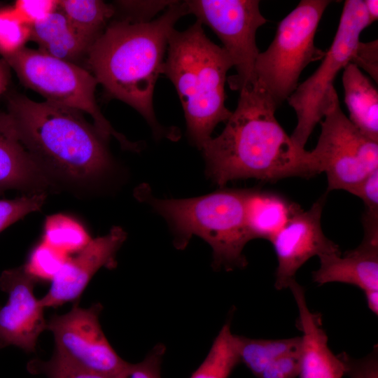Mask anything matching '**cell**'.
Listing matches in <instances>:
<instances>
[{
  "mask_svg": "<svg viewBox=\"0 0 378 378\" xmlns=\"http://www.w3.org/2000/svg\"><path fill=\"white\" fill-rule=\"evenodd\" d=\"M30 40L39 50L73 63L88 55L94 43L77 31L59 8L31 26Z\"/></svg>",
  "mask_w": 378,
  "mask_h": 378,
  "instance_id": "cell-19",
  "label": "cell"
},
{
  "mask_svg": "<svg viewBox=\"0 0 378 378\" xmlns=\"http://www.w3.org/2000/svg\"><path fill=\"white\" fill-rule=\"evenodd\" d=\"M64 261H62L53 251V248L47 244L46 246L39 247L34 254L31 265L27 264L25 266L36 277L37 275L49 276L47 269L49 267L53 276Z\"/></svg>",
  "mask_w": 378,
  "mask_h": 378,
  "instance_id": "cell-33",
  "label": "cell"
},
{
  "mask_svg": "<svg viewBox=\"0 0 378 378\" xmlns=\"http://www.w3.org/2000/svg\"><path fill=\"white\" fill-rule=\"evenodd\" d=\"M326 195L309 210L298 211L270 241L277 258L274 287L288 288L299 269L311 258L342 253L339 246L323 233L321 219Z\"/></svg>",
  "mask_w": 378,
  "mask_h": 378,
  "instance_id": "cell-12",
  "label": "cell"
},
{
  "mask_svg": "<svg viewBox=\"0 0 378 378\" xmlns=\"http://www.w3.org/2000/svg\"><path fill=\"white\" fill-rule=\"evenodd\" d=\"M119 8L128 14L125 19L136 22H147L173 2V1H119Z\"/></svg>",
  "mask_w": 378,
  "mask_h": 378,
  "instance_id": "cell-30",
  "label": "cell"
},
{
  "mask_svg": "<svg viewBox=\"0 0 378 378\" xmlns=\"http://www.w3.org/2000/svg\"><path fill=\"white\" fill-rule=\"evenodd\" d=\"M298 310L297 326L301 332L299 346L300 378H343L345 369L339 355L328 346L321 314L310 310L305 290L295 280L288 287Z\"/></svg>",
  "mask_w": 378,
  "mask_h": 378,
  "instance_id": "cell-15",
  "label": "cell"
},
{
  "mask_svg": "<svg viewBox=\"0 0 378 378\" xmlns=\"http://www.w3.org/2000/svg\"><path fill=\"white\" fill-rule=\"evenodd\" d=\"M102 307L95 304L88 308L74 305L62 315L47 322L46 329L53 335L55 353L91 371L114 378L125 372L129 363L113 349L100 323Z\"/></svg>",
  "mask_w": 378,
  "mask_h": 378,
  "instance_id": "cell-11",
  "label": "cell"
},
{
  "mask_svg": "<svg viewBox=\"0 0 378 378\" xmlns=\"http://www.w3.org/2000/svg\"><path fill=\"white\" fill-rule=\"evenodd\" d=\"M3 59L20 82L43 96L45 101L90 115L105 140L113 136L122 148L140 150L139 144L116 132L101 112L95 98L98 82L90 72L73 62L27 47Z\"/></svg>",
  "mask_w": 378,
  "mask_h": 378,
  "instance_id": "cell-7",
  "label": "cell"
},
{
  "mask_svg": "<svg viewBox=\"0 0 378 378\" xmlns=\"http://www.w3.org/2000/svg\"><path fill=\"white\" fill-rule=\"evenodd\" d=\"M368 18L371 24L377 20L378 18V1L377 0H365L363 1Z\"/></svg>",
  "mask_w": 378,
  "mask_h": 378,
  "instance_id": "cell-37",
  "label": "cell"
},
{
  "mask_svg": "<svg viewBox=\"0 0 378 378\" xmlns=\"http://www.w3.org/2000/svg\"><path fill=\"white\" fill-rule=\"evenodd\" d=\"M343 361L345 374L349 378H378V347L362 358H353L345 352L338 354Z\"/></svg>",
  "mask_w": 378,
  "mask_h": 378,
  "instance_id": "cell-29",
  "label": "cell"
},
{
  "mask_svg": "<svg viewBox=\"0 0 378 378\" xmlns=\"http://www.w3.org/2000/svg\"><path fill=\"white\" fill-rule=\"evenodd\" d=\"M343 70L342 84L349 119L363 134L378 142L377 89L352 63Z\"/></svg>",
  "mask_w": 378,
  "mask_h": 378,
  "instance_id": "cell-20",
  "label": "cell"
},
{
  "mask_svg": "<svg viewBox=\"0 0 378 378\" xmlns=\"http://www.w3.org/2000/svg\"><path fill=\"white\" fill-rule=\"evenodd\" d=\"M321 132L309 151L317 174L325 172L328 191L349 192L371 172L378 169V142L356 128L342 111L337 92H328Z\"/></svg>",
  "mask_w": 378,
  "mask_h": 378,
  "instance_id": "cell-8",
  "label": "cell"
},
{
  "mask_svg": "<svg viewBox=\"0 0 378 378\" xmlns=\"http://www.w3.org/2000/svg\"><path fill=\"white\" fill-rule=\"evenodd\" d=\"M36 277L25 265L4 270L0 288L8 295L0 307V342L34 352L38 338L46 330L43 308L34 293Z\"/></svg>",
  "mask_w": 378,
  "mask_h": 378,
  "instance_id": "cell-13",
  "label": "cell"
},
{
  "mask_svg": "<svg viewBox=\"0 0 378 378\" xmlns=\"http://www.w3.org/2000/svg\"><path fill=\"white\" fill-rule=\"evenodd\" d=\"M28 370L47 378H111L80 367L55 352L48 360H31Z\"/></svg>",
  "mask_w": 378,
  "mask_h": 378,
  "instance_id": "cell-25",
  "label": "cell"
},
{
  "mask_svg": "<svg viewBox=\"0 0 378 378\" xmlns=\"http://www.w3.org/2000/svg\"><path fill=\"white\" fill-rule=\"evenodd\" d=\"M59 221V220H58ZM61 227L51 224L46 230L47 244L57 248H82L88 242L80 229L75 225H71L69 222L59 220Z\"/></svg>",
  "mask_w": 378,
  "mask_h": 378,
  "instance_id": "cell-27",
  "label": "cell"
},
{
  "mask_svg": "<svg viewBox=\"0 0 378 378\" xmlns=\"http://www.w3.org/2000/svg\"><path fill=\"white\" fill-rule=\"evenodd\" d=\"M232 66L227 52L206 36L198 20L170 35L162 74L178 94L190 139L201 150L216 125L232 114L225 106V92Z\"/></svg>",
  "mask_w": 378,
  "mask_h": 378,
  "instance_id": "cell-4",
  "label": "cell"
},
{
  "mask_svg": "<svg viewBox=\"0 0 378 378\" xmlns=\"http://www.w3.org/2000/svg\"><path fill=\"white\" fill-rule=\"evenodd\" d=\"M2 6V4L0 3V8Z\"/></svg>",
  "mask_w": 378,
  "mask_h": 378,
  "instance_id": "cell-41",
  "label": "cell"
},
{
  "mask_svg": "<svg viewBox=\"0 0 378 378\" xmlns=\"http://www.w3.org/2000/svg\"><path fill=\"white\" fill-rule=\"evenodd\" d=\"M46 194H28L12 200H0V232L27 214L39 210L46 201Z\"/></svg>",
  "mask_w": 378,
  "mask_h": 378,
  "instance_id": "cell-26",
  "label": "cell"
},
{
  "mask_svg": "<svg viewBox=\"0 0 378 378\" xmlns=\"http://www.w3.org/2000/svg\"><path fill=\"white\" fill-rule=\"evenodd\" d=\"M188 13L209 26L227 52L237 74L228 78L230 88L239 90L255 80L254 69L259 54L256 32L267 20L257 0L185 1Z\"/></svg>",
  "mask_w": 378,
  "mask_h": 378,
  "instance_id": "cell-10",
  "label": "cell"
},
{
  "mask_svg": "<svg viewBox=\"0 0 378 378\" xmlns=\"http://www.w3.org/2000/svg\"><path fill=\"white\" fill-rule=\"evenodd\" d=\"M319 267L313 272L318 286L338 282L355 286L363 292L378 290V240L364 237L354 249L344 254L318 257Z\"/></svg>",
  "mask_w": 378,
  "mask_h": 378,
  "instance_id": "cell-17",
  "label": "cell"
},
{
  "mask_svg": "<svg viewBox=\"0 0 378 378\" xmlns=\"http://www.w3.org/2000/svg\"><path fill=\"white\" fill-rule=\"evenodd\" d=\"M300 209L298 204L280 195L260 189H246L244 215L252 239L271 241Z\"/></svg>",
  "mask_w": 378,
  "mask_h": 378,
  "instance_id": "cell-18",
  "label": "cell"
},
{
  "mask_svg": "<svg viewBox=\"0 0 378 378\" xmlns=\"http://www.w3.org/2000/svg\"><path fill=\"white\" fill-rule=\"evenodd\" d=\"M141 194L170 225L177 248H184L196 235L211 246L215 267L230 270L246 266L243 250L252 239L245 220L246 189H225L180 200Z\"/></svg>",
  "mask_w": 378,
  "mask_h": 378,
  "instance_id": "cell-5",
  "label": "cell"
},
{
  "mask_svg": "<svg viewBox=\"0 0 378 378\" xmlns=\"http://www.w3.org/2000/svg\"><path fill=\"white\" fill-rule=\"evenodd\" d=\"M300 370L299 347L269 363L258 378H295Z\"/></svg>",
  "mask_w": 378,
  "mask_h": 378,
  "instance_id": "cell-31",
  "label": "cell"
},
{
  "mask_svg": "<svg viewBox=\"0 0 378 378\" xmlns=\"http://www.w3.org/2000/svg\"><path fill=\"white\" fill-rule=\"evenodd\" d=\"M10 66L4 59H0V95L6 92L10 81Z\"/></svg>",
  "mask_w": 378,
  "mask_h": 378,
  "instance_id": "cell-36",
  "label": "cell"
},
{
  "mask_svg": "<svg viewBox=\"0 0 378 378\" xmlns=\"http://www.w3.org/2000/svg\"><path fill=\"white\" fill-rule=\"evenodd\" d=\"M58 8L77 31L93 43L115 13L113 5L100 0H59Z\"/></svg>",
  "mask_w": 378,
  "mask_h": 378,
  "instance_id": "cell-21",
  "label": "cell"
},
{
  "mask_svg": "<svg viewBox=\"0 0 378 378\" xmlns=\"http://www.w3.org/2000/svg\"><path fill=\"white\" fill-rule=\"evenodd\" d=\"M328 0H302L279 24L273 41L259 52L255 78L278 108L298 87L299 77L311 62L326 52L314 44L317 27Z\"/></svg>",
  "mask_w": 378,
  "mask_h": 378,
  "instance_id": "cell-6",
  "label": "cell"
},
{
  "mask_svg": "<svg viewBox=\"0 0 378 378\" xmlns=\"http://www.w3.org/2000/svg\"><path fill=\"white\" fill-rule=\"evenodd\" d=\"M58 0H17L12 6L21 20L30 27L58 9Z\"/></svg>",
  "mask_w": 378,
  "mask_h": 378,
  "instance_id": "cell-28",
  "label": "cell"
},
{
  "mask_svg": "<svg viewBox=\"0 0 378 378\" xmlns=\"http://www.w3.org/2000/svg\"><path fill=\"white\" fill-rule=\"evenodd\" d=\"M350 193L363 200L365 211H378V169L371 172Z\"/></svg>",
  "mask_w": 378,
  "mask_h": 378,
  "instance_id": "cell-35",
  "label": "cell"
},
{
  "mask_svg": "<svg viewBox=\"0 0 378 378\" xmlns=\"http://www.w3.org/2000/svg\"><path fill=\"white\" fill-rule=\"evenodd\" d=\"M114 378H128V376L127 374V370L125 372L116 376Z\"/></svg>",
  "mask_w": 378,
  "mask_h": 378,
  "instance_id": "cell-39",
  "label": "cell"
},
{
  "mask_svg": "<svg viewBox=\"0 0 378 378\" xmlns=\"http://www.w3.org/2000/svg\"><path fill=\"white\" fill-rule=\"evenodd\" d=\"M8 113L23 145L50 175L88 183L111 168L106 140L81 112L13 94Z\"/></svg>",
  "mask_w": 378,
  "mask_h": 378,
  "instance_id": "cell-3",
  "label": "cell"
},
{
  "mask_svg": "<svg viewBox=\"0 0 378 378\" xmlns=\"http://www.w3.org/2000/svg\"><path fill=\"white\" fill-rule=\"evenodd\" d=\"M237 108L222 132L202 148L207 175L219 186L241 178L274 181L317 174L309 151L277 121V108L256 79L239 90Z\"/></svg>",
  "mask_w": 378,
  "mask_h": 378,
  "instance_id": "cell-1",
  "label": "cell"
},
{
  "mask_svg": "<svg viewBox=\"0 0 378 378\" xmlns=\"http://www.w3.org/2000/svg\"><path fill=\"white\" fill-rule=\"evenodd\" d=\"M350 63L365 70L377 83L378 80V43L377 40L358 43Z\"/></svg>",
  "mask_w": 378,
  "mask_h": 378,
  "instance_id": "cell-34",
  "label": "cell"
},
{
  "mask_svg": "<svg viewBox=\"0 0 378 378\" xmlns=\"http://www.w3.org/2000/svg\"><path fill=\"white\" fill-rule=\"evenodd\" d=\"M369 25L363 1H345L336 34L322 62L287 99L297 116L290 137L300 147L304 148L315 126L323 118L328 92L334 86L340 71L351 62L360 34Z\"/></svg>",
  "mask_w": 378,
  "mask_h": 378,
  "instance_id": "cell-9",
  "label": "cell"
},
{
  "mask_svg": "<svg viewBox=\"0 0 378 378\" xmlns=\"http://www.w3.org/2000/svg\"><path fill=\"white\" fill-rule=\"evenodd\" d=\"M237 342L240 363L258 378L265 367L274 359L298 349L300 336L265 340L237 335Z\"/></svg>",
  "mask_w": 378,
  "mask_h": 378,
  "instance_id": "cell-22",
  "label": "cell"
},
{
  "mask_svg": "<svg viewBox=\"0 0 378 378\" xmlns=\"http://www.w3.org/2000/svg\"><path fill=\"white\" fill-rule=\"evenodd\" d=\"M31 27L24 22L13 6L0 8V55L3 58L18 52L30 40Z\"/></svg>",
  "mask_w": 378,
  "mask_h": 378,
  "instance_id": "cell-24",
  "label": "cell"
},
{
  "mask_svg": "<svg viewBox=\"0 0 378 378\" xmlns=\"http://www.w3.org/2000/svg\"><path fill=\"white\" fill-rule=\"evenodd\" d=\"M50 175L21 141L8 113L0 112V195L7 190L46 192Z\"/></svg>",
  "mask_w": 378,
  "mask_h": 378,
  "instance_id": "cell-16",
  "label": "cell"
},
{
  "mask_svg": "<svg viewBox=\"0 0 378 378\" xmlns=\"http://www.w3.org/2000/svg\"><path fill=\"white\" fill-rule=\"evenodd\" d=\"M189 14L186 1H173L159 18L147 22H111L94 41L88 62L111 98L137 111L155 135L176 137L158 122L153 106L156 81L162 74L169 38L177 21Z\"/></svg>",
  "mask_w": 378,
  "mask_h": 378,
  "instance_id": "cell-2",
  "label": "cell"
},
{
  "mask_svg": "<svg viewBox=\"0 0 378 378\" xmlns=\"http://www.w3.org/2000/svg\"><path fill=\"white\" fill-rule=\"evenodd\" d=\"M4 346H5V345H4L3 343H1V342H0V349H1V348H3Z\"/></svg>",
  "mask_w": 378,
  "mask_h": 378,
  "instance_id": "cell-40",
  "label": "cell"
},
{
  "mask_svg": "<svg viewBox=\"0 0 378 378\" xmlns=\"http://www.w3.org/2000/svg\"><path fill=\"white\" fill-rule=\"evenodd\" d=\"M240 363L237 335L230 328V323L223 325L213 342L204 361L190 378H228Z\"/></svg>",
  "mask_w": 378,
  "mask_h": 378,
  "instance_id": "cell-23",
  "label": "cell"
},
{
  "mask_svg": "<svg viewBox=\"0 0 378 378\" xmlns=\"http://www.w3.org/2000/svg\"><path fill=\"white\" fill-rule=\"evenodd\" d=\"M164 351L165 346L160 344L142 361L135 364L129 363L128 378H161L160 366Z\"/></svg>",
  "mask_w": 378,
  "mask_h": 378,
  "instance_id": "cell-32",
  "label": "cell"
},
{
  "mask_svg": "<svg viewBox=\"0 0 378 378\" xmlns=\"http://www.w3.org/2000/svg\"><path fill=\"white\" fill-rule=\"evenodd\" d=\"M125 239L126 232L114 227L106 235L90 240L54 274L48 291L39 299L40 305L57 307L78 298L100 268L115 266L116 253Z\"/></svg>",
  "mask_w": 378,
  "mask_h": 378,
  "instance_id": "cell-14",
  "label": "cell"
},
{
  "mask_svg": "<svg viewBox=\"0 0 378 378\" xmlns=\"http://www.w3.org/2000/svg\"><path fill=\"white\" fill-rule=\"evenodd\" d=\"M369 309L376 316L378 314V290L363 292Z\"/></svg>",
  "mask_w": 378,
  "mask_h": 378,
  "instance_id": "cell-38",
  "label": "cell"
}]
</instances>
